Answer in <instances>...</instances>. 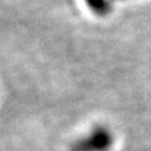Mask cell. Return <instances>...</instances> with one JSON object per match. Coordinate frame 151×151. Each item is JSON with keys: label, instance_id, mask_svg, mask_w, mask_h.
I'll list each match as a JSON object with an SVG mask.
<instances>
[{"label": "cell", "instance_id": "6da1fadb", "mask_svg": "<svg viewBox=\"0 0 151 151\" xmlns=\"http://www.w3.org/2000/svg\"><path fill=\"white\" fill-rule=\"evenodd\" d=\"M112 142L113 138L108 129L97 128L77 141L73 147V151H109Z\"/></svg>", "mask_w": 151, "mask_h": 151}, {"label": "cell", "instance_id": "7a4b0ae2", "mask_svg": "<svg viewBox=\"0 0 151 151\" xmlns=\"http://www.w3.org/2000/svg\"><path fill=\"white\" fill-rule=\"evenodd\" d=\"M87 5L91 7V9L95 14L100 16L106 15V9H105V0H86Z\"/></svg>", "mask_w": 151, "mask_h": 151}, {"label": "cell", "instance_id": "3957f363", "mask_svg": "<svg viewBox=\"0 0 151 151\" xmlns=\"http://www.w3.org/2000/svg\"><path fill=\"white\" fill-rule=\"evenodd\" d=\"M115 1H122V0H105V9H106V12H110L111 9H112V6Z\"/></svg>", "mask_w": 151, "mask_h": 151}]
</instances>
